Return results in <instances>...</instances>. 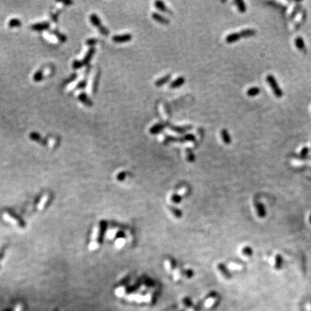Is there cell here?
I'll use <instances>...</instances> for the list:
<instances>
[{"label": "cell", "instance_id": "obj_1", "mask_svg": "<svg viewBox=\"0 0 311 311\" xmlns=\"http://www.w3.org/2000/svg\"><path fill=\"white\" fill-rule=\"evenodd\" d=\"M89 20H90L91 23H92L94 27H97L99 31L102 35L104 36H108L110 34V30L108 29V27H105V25L102 24V22L100 20L99 16L96 14H92L89 17Z\"/></svg>", "mask_w": 311, "mask_h": 311}, {"label": "cell", "instance_id": "obj_2", "mask_svg": "<svg viewBox=\"0 0 311 311\" xmlns=\"http://www.w3.org/2000/svg\"><path fill=\"white\" fill-rule=\"evenodd\" d=\"M266 81H267L268 84H269L270 87L272 88V91H273L275 95L278 98H281L283 96V91L281 89V88L279 87L278 83H277V80L275 78V76H272V75L269 74L266 76Z\"/></svg>", "mask_w": 311, "mask_h": 311}, {"label": "cell", "instance_id": "obj_3", "mask_svg": "<svg viewBox=\"0 0 311 311\" xmlns=\"http://www.w3.org/2000/svg\"><path fill=\"white\" fill-rule=\"evenodd\" d=\"M170 124L168 122H159L156 123L149 129V133L151 135H158L161 133L166 128L169 127Z\"/></svg>", "mask_w": 311, "mask_h": 311}, {"label": "cell", "instance_id": "obj_4", "mask_svg": "<svg viewBox=\"0 0 311 311\" xmlns=\"http://www.w3.org/2000/svg\"><path fill=\"white\" fill-rule=\"evenodd\" d=\"M133 36L130 33H125V34L122 35H115V36H112V40L114 43H127V42H130L131 40L133 39Z\"/></svg>", "mask_w": 311, "mask_h": 311}, {"label": "cell", "instance_id": "obj_5", "mask_svg": "<svg viewBox=\"0 0 311 311\" xmlns=\"http://www.w3.org/2000/svg\"><path fill=\"white\" fill-rule=\"evenodd\" d=\"M151 17L153 18V20L156 21V22L161 24L167 25V24L170 23V20H168V18L163 16V15L158 13V12H153L151 14Z\"/></svg>", "mask_w": 311, "mask_h": 311}, {"label": "cell", "instance_id": "obj_6", "mask_svg": "<svg viewBox=\"0 0 311 311\" xmlns=\"http://www.w3.org/2000/svg\"><path fill=\"white\" fill-rule=\"evenodd\" d=\"M168 128H169L171 131H173L174 132H175V133H187V132L192 130V128H193L192 125H183V126L171 125H170L169 127Z\"/></svg>", "mask_w": 311, "mask_h": 311}, {"label": "cell", "instance_id": "obj_7", "mask_svg": "<svg viewBox=\"0 0 311 311\" xmlns=\"http://www.w3.org/2000/svg\"><path fill=\"white\" fill-rule=\"evenodd\" d=\"M95 51H96V49L94 47H92V48H90L89 50H87V53H86L85 56H84V59L82 61V64H83L84 66H89V62H90L91 60L92 59L93 56H94V53H95Z\"/></svg>", "mask_w": 311, "mask_h": 311}, {"label": "cell", "instance_id": "obj_8", "mask_svg": "<svg viewBox=\"0 0 311 311\" xmlns=\"http://www.w3.org/2000/svg\"><path fill=\"white\" fill-rule=\"evenodd\" d=\"M154 7H155L157 10H159V11L164 12V13L168 14V15H173V12H172V11L170 10V9H168L167 7V6L165 4V3L164 2V1H156L155 2H154Z\"/></svg>", "mask_w": 311, "mask_h": 311}, {"label": "cell", "instance_id": "obj_9", "mask_svg": "<svg viewBox=\"0 0 311 311\" xmlns=\"http://www.w3.org/2000/svg\"><path fill=\"white\" fill-rule=\"evenodd\" d=\"M78 99L88 108H91L93 106L92 100L89 97V96L85 92L80 93L79 95L78 96Z\"/></svg>", "mask_w": 311, "mask_h": 311}, {"label": "cell", "instance_id": "obj_10", "mask_svg": "<svg viewBox=\"0 0 311 311\" xmlns=\"http://www.w3.org/2000/svg\"><path fill=\"white\" fill-rule=\"evenodd\" d=\"M196 140V138L194 135L191 133H187L184 136L182 137H176V142H180V143H184V142H194Z\"/></svg>", "mask_w": 311, "mask_h": 311}, {"label": "cell", "instance_id": "obj_11", "mask_svg": "<svg viewBox=\"0 0 311 311\" xmlns=\"http://www.w3.org/2000/svg\"><path fill=\"white\" fill-rule=\"evenodd\" d=\"M184 83H185V78L183 76H180L174 81H172L169 84V87L171 89H177V88L182 87Z\"/></svg>", "mask_w": 311, "mask_h": 311}, {"label": "cell", "instance_id": "obj_12", "mask_svg": "<svg viewBox=\"0 0 311 311\" xmlns=\"http://www.w3.org/2000/svg\"><path fill=\"white\" fill-rule=\"evenodd\" d=\"M49 27H50V23L48 22H43L33 24L31 26V29L35 31H43L45 30H48Z\"/></svg>", "mask_w": 311, "mask_h": 311}, {"label": "cell", "instance_id": "obj_13", "mask_svg": "<svg viewBox=\"0 0 311 311\" xmlns=\"http://www.w3.org/2000/svg\"><path fill=\"white\" fill-rule=\"evenodd\" d=\"M256 210L257 212V215L259 217L261 218H263V217H266V210L265 208L264 205L261 203H256L255 204Z\"/></svg>", "mask_w": 311, "mask_h": 311}, {"label": "cell", "instance_id": "obj_14", "mask_svg": "<svg viewBox=\"0 0 311 311\" xmlns=\"http://www.w3.org/2000/svg\"><path fill=\"white\" fill-rule=\"evenodd\" d=\"M217 270L222 274V275L226 279H230L231 277V275L230 273L229 270L228 269V268L222 263H219L217 265Z\"/></svg>", "mask_w": 311, "mask_h": 311}, {"label": "cell", "instance_id": "obj_15", "mask_svg": "<svg viewBox=\"0 0 311 311\" xmlns=\"http://www.w3.org/2000/svg\"><path fill=\"white\" fill-rule=\"evenodd\" d=\"M164 266L166 268V271L168 272H171L173 273V272L176 269V263L173 259H166V261L164 262Z\"/></svg>", "mask_w": 311, "mask_h": 311}, {"label": "cell", "instance_id": "obj_16", "mask_svg": "<svg viewBox=\"0 0 311 311\" xmlns=\"http://www.w3.org/2000/svg\"><path fill=\"white\" fill-rule=\"evenodd\" d=\"M171 74H166L164 76L161 77V78L159 79H157L155 82V85L156 86V87H161V86L164 85V84H167L168 82H169L170 80H171Z\"/></svg>", "mask_w": 311, "mask_h": 311}, {"label": "cell", "instance_id": "obj_17", "mask_svg": "<svg viewBox=\"0 0 311 311\" xmlns=\"http://www.w3.org/2000/svg\"><path fill=\"white\" fill-rule=\"evenodd\" d=\"M168 200L171 205H178L181 202V197L177 194V193H171L168 194Z\"/></svg>", "mask_w": 311, "mask_h": 311}, {"label": "cell", "instance_id": "obj_18", "mask_svg": "<svg viewBox=\"0 0 311 311\" xmlns=\"http://www.w3.org/2000/svg\"><path fill=\"white\" fill-rule=\"evenodd\" d=\"M240 38V36L239 33H233L231 34L228 35L226 38V41L228 43H233L235 42L238 41Z\"/></svg>", "mask_w": 311, "mask_h": 311}, {"label": "cell", "instance_id": "obj_19", "mask_svg": "<svg viewBox=\"0 0 311 311\" xmlns=\"http://www.w3.org/2000/svg\"><path fill=\"white\" fill-rule=\"evenodd\" d=\"M295 45H296L297 48L299 49V50H302V51H303L304 53L306 52V47H305V42H304L302 37L299 36L295 38Z\"/></svg>", "mask_w": 311, "mask_h": 311}, {"label": "cell", "instance_id": "obj_20", "mask_svg": "<svg viewBox=\"0 0 311 311\" xmlns=\"http://www.w3.org/2000/svg\"><path fill=\"white\" fill-rule=\"evenodd\" d=\"M220 135H221V138H222L223 141L225 143L228 145V144H230L231 143L232 140H231V136H230L229 133H228V131H227V130L226 129L221 130Z\"/></svg>", "mask_w": 311, "mask_h": 311}, {"label": "cell", "instance_id": "obj_21", "mask_svg": "<svg viewBox=\"0 0 311 311\" xmlns=\"http://www.w3.org/2000/svg\"><path fill=\"white\" fill-rule=\"evenodd\" d=\"M168 212H169V214L171 215L172 217H175V218H180L181 217H182V212H181V211L179 209L176 208L174 206H169L168 207Z\"/></svg>", "mask_w": 311, "mask_h": 311}, {"label": "cell", "instance_id": "obj_22", "mask_svg": "<svg viewBox=\"0 0 311 311\" xmlns=\"http://www.w3.org/2000/svg\"><path fill=\"white\" fill-rule=\"evenodd\" d=\"M256 30L253 29H245L241 30L240 33V38H249L256 35Z\"/></svg>", "mask_w": 311, "mask_h": 311}, {"label": "cell", "instance_id": "obj_23", "mask_svg": "<svg viewBox=\"0 0 311 311\" xmlns=\"http://www.w3.org/2000/svg\"><path fill=\"white\" fill-rule=\"evenodd\" d=\"M282 263H283V258L280 254H277L275 256V268L276 269L279 270L282 268Z\"/></svg>", "mask_w": 311, "mask_h": 311}, {"label": "cell", "instance_id": "obj_24", "mask_svg": "<svg viewBox=\"0 0 311 311\" xmlns=\"http://www.w3.org/2000/svg\"><path fill=\"white\" fill-rule=\"evenodd\" d=\"M99 78H100V73L98 72L96 73L95 77H94V80L92 84V91L94 94H96V92L98 90V86H99Z\"/></svg>", "mask_w": 311, "mask_h": 311}, {"label": "cell", "instance_id": "obj_25", "mask_svg": "<svg viewBox=\"0 0 311 311\" xmlns=\"http://www.w3.org/2000/svg\"><path fill=\"white\" fill-rule=\"evenodd\" d=\"M50 33H53L54 36H56V37H57L58 39L60 40L61 43H65V42L66 41V40H67L66 36H65L64 34H62V33L59 32L57 30H52L50 31Z\"/></svg>", "mask_w": 311, "mask_h": 311}, {"label": "cell", "instance_id": "obj_26", "mask_svg": "<svg viewBox=\"0 0 311 311\" xmlns=\"http://www.w3.org/2000/svg\"><path fill=\"white\" fill-rule=\"evenodd\" d=\"M235 4H236V6L238 7V9L240 12L244 13V12L246 11V7L244 1H242V0H235Z\"/></svg>", "mask_w": 311, "mask_h": 311}, {"label": "cell", "instance_id": "obj_27", "mask_svg": "<svg viewBox=\"0 0 311 311\" xmlns=\"http://www.w3.org/2000/svg\"><path fill=\"white\" fill-rule=\"evenodd\" d=\"M123 236H124L123 234H122L121 235V236H119L118 238H117V240H115V246L117 248L121 249V248H122L125 245V244L126 240Z\"/></svg>", "mask_w": 311, "mask_h": 311}, {"label": "cell", "instance_id": "obj_28", "mask_svg": "<svg viewBox=\"0 0 311 311\" xmlns=\"http://www.w3.org/2000/svg\"><path fill=\"white\" fill-rule=\"evenodd\" d=\"M259 93H260L259 88L254 87H251L249 89H248L246 94H247V95L249 96H255L256 95H258Z\"/></svg>", "mask_w": 311, "mask_h": 311}, {"label": "cell", "instance_id": "obj_29", "mask_svg": "<svg viewBox=\"0 0 311 311\" xmlns=\"http://www.w3.org/2000/svg\"><path fill=\"white\" fill-rule=\"evenodd\" d=\"M186 154H187V160L189 162H194V160H195V156H194V154H193L191 148H187L186 149Z\"/></svg>", "mask_w": 311, "mask_h": 311}, {"label": "cell", "instance_id": "obj_30", "mask_svg": "<svg viewBox=\"0 0 311 311\" xmlns=\"http://www.w3.org/2000/svg\"><path fill=\"white\" fill-rule=\"evenodd\" d=\"M9 27H20L22 25V22L19 19L14 18L10 20L9 22Z\"/></svg>", "mask_w": 311, "mask_h": 311}, {"label": "cell", "instance_id": "obj_31", "mask_svg": "<svg viewBox=\"0 0 311 311\" xmlns=\"http://www.w3.org/2000/svg\"><path fill=\"white\" fill-rule=\"evenodd\" d=\"M43 79V70H38V71L36 72V73L33 76V79L35 82H40Z\"/></svg>", "mask_w": 311, "mask_h": 311}, {"label": "cell", "instance_id": "obj_32", "mask_svg": "<svg viewBox=\"0 0 311 311\" xmlns=\"http://www.w3.org/2000/svg\"><path fill=\"white\" fill-rule=\"evenodd\" d=\"M242 253L246 256H251L253 255V249L250 246H245L242 249Z\"/></svg>", "mask_w": 311, "mask_h": 311}, {"label": "cell", "instance_id": "obj_33", "mask_svg": "<svg viewBox=\"0 0 311 311\" xmlns=\"http://www.w3.org/2000/svg\"><path fill=\"white\" fill-rule=\"evenodd\" d=\"M77 77H78V74H77L76 73H72L71 76H70L68 79H66L65 80L64 84H68L71 83V82H74V81L77 79Z\"/></svg>", "mask_w": 311, "mask_h": 311}, {"label": "cell", "instance_id": "obj_34", "mask_svg": "<svg viewBox=\"0 0 311 311\" xmlns=\"http://www.w3.org/2000/svg\"><path fill=\"white\" fill-rule=\"evenodd\" d=\"M30 137L31 139L33 140H36V141L40 142L42 140L40 135L38 134V133H36V132H32V133H30Z\"/></svg>", "mask_w": 311, "mask_h": 311}, {"label": "cell", "instance_id": "obj_35", "mask_svg": "<svg viewBox=\"0 0 311 311\" xmlns=\"http://www.w3.org/2000/svg\"><path fill=\"white\" fill-rule=\"evenodd\" d=\"M83 66H84V65H83V64H82V61H79V60L73 61V64H72V68L75 70L79 69V68H82Z\"/></svg>", "mask_w": 311, "mask_h": 311}, {"label": "cell", "instance_id": "obj_36", "mask_svg": "<svg viewBox=\"0 0 311 311\" xmlns=\"http://www.w3.org/2000/svg\"><path fill=\"white\" fill-rule=\"evenodd\" d=\"M188 191H189V189L187 187H182L180 188V189H178V192H177V194L178 195H180V197L182 196H184L186 195V194H187Z\"/></svg>", "mask_w": 311, "mask_h": 311}, {"label": "cell", "instance_id": "obj_37", "mask_svg": "<svg viewBox=\"0 0 311 311\" xmlns=\"http://www.w3.org/2000/svg\"><path fill=\"white\" fill-rule=\"evenodd\" d=\"M97 43L98 40L96 39V38H89V39L87 40V41H86V44H87V45H89V46H90L91 48L94 47V45H96Z\"/></svg>", "mask_w": 311, "mask_h": 311}, {"label": "cell", "instance_id": "obj_38", "mask_svg": "<svg viewBox=\"0 0 311 311\" xmlns=\"http://www.w3.org/2000/svg\"><path fill=\"white\" fill-rule=\"evenodd\" d=\"M125 176H126V172L120 171V173L117 174V177H116V179H117V180L119 181V182H122V181L125 180Z\"/></svg>", "mask_w": 311, "mask_h": 311}, {"label": "cell", "instance_id": "obj_39", "mask_svg": "<svg viewBox=\"0 0 311 311\" xmlns=\"http://www.w3.org/2000/svg\"><path fill=\"white\" fill-rule=\"evenodd\" d=\"M308 152H309V148L307 147H304L303 149H302L301 152H300V157L302 158V159H304V158L306 157V156L308 154Z\"/></svg>", "mask_w": 311, "mask_h": 311}, {"label": "cell", "instance_id": "obj_40", "mask_svg": "<svg viewBox=\"0 0 311 311\" xmlns=\"http://www.w3.org/2000/svg\"><path fill=\"white\" fill-rule=\"evenodd\" d=\"M50 16H51L52 20H53V21H55V22H56V21L58 20V16H59L58 13L55 14V15H54V14H51V15H50Z\"/></svg>", "mask_w": 311, "mask_h": 311}, {"label": "cell", "instance_id": "obj_41", "mask_svg": "<svg viewBox=\"0 0 311 311\" xmlns=\"http://www.w3.org/2000/svg\"><path fill=\"white\" fill-rule=\"evenodd\" d=\"M63 3H64V4H66V6H68V5H71V4H73V1H63Z\"/></svg>", "mask_w": 311, "mask_h": 311}, {"label": "cell", "instance_id": "obj_42", "mask_svg": "<svg viewBox=\"0 0 311 311\" xmlns=\"http://www.w3.org/2000/svg\"><path fill=\"white\" fill-rule=\"evenodd\" d=\"M309 221H310V223H311V215H310V217H309Z\"/></svg>", "mask_w": 311, "mask_h": 311}]
</instances>
